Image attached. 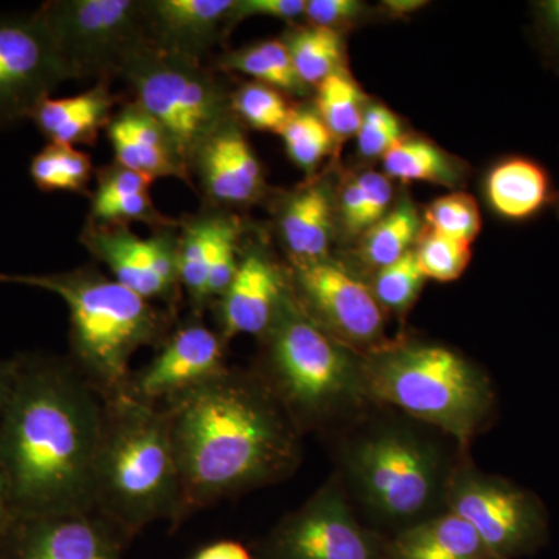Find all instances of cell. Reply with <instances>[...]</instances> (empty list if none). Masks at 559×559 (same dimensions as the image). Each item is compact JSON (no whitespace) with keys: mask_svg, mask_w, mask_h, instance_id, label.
Segmentation results:
<instances>
[{"mask_svg":"<svg viewBox=\"0 0 559 559\" xmlns=\"http://www.w3.org/2000/svg\"><path fill=\"white\" fill-rule=\"evenodd\" d=\"M97 190L92 194L90 224L94 226H127L148 224L162 230L175 227L173 219L162 215L151 200L148 176L112 164L97 173Z\"/></svg>","mask_w":559,"mask_h":559,"instance_id":"cell-22","label":"cell"},{"mask_svg":"<svg viewBox=\"0 0 559 559\" xmlns=\"http://www.w3.org/2000/svg\"><path fill=\"white\" fill-rule=\"evenodd\" d=\"M193 559H252V557L242 544L235 540H219V543L210 544Z\"/></svg>","mask_w":559,"mask_h":559,"instance_id":"cell-45","label":"cell"},{"mask_svg":"<svg viewBox=\"0 0 559 559\" xmlns=\"http://www.w3.org/2000/svg\"><path fill=\"white\" fill-rule=\"evenodd\" d=\"M0 283L55 294L69 310L70 345L81 373L103 395L123 392L132 356L160 340L164 314L153 301L94 267L57 274H0Z\"/></svg>","mask_w":559,"mask_h":559,"instance_id":"cell-6","label":"cell"},{"mask_svg":"<svg viewBox=\"0 0 559 559\" xmlns=\"http://www.w3.org/2000/svg\"><path fill=\"white\" fill-rule=\"evenodd\" d=\"M240 226L234 216L218 215L215 219L212 253H210L207 289L205 300H219L229 289L230 283L237 275L241 257L238 252Z\"/></svg>","mask_w":559,"mask_h":559,"instance_id":"cell-37","label":"cell"},{"mask_svg":"<svg viewBox=\"0 0 559 559\" xmlns=\"http://www.w3.org/2000/svg\"><path fill=\"white\" fill-rule=\"evenodd\" d=\"M128 536L97 511L17 518L0 559H121Z\"/></svg>","mask_w":559,"mask_h":559,"instance_id":"cell-15","label":"cell"},{"mask_svg":"<svg viewBox=\"0 0 559 559\" xmlns=\"http://www.w3.org/2000/svg\"><path fill=\"white\" fill-rule=\"evenodd\" d=\"M362 213V191H360L358 180L355 179L345 186L341 198L342 224H344L345 230H347L348 234H359V231L364 230Z\"/></svg>","mask_w":559,"mask_h":559,"instance_id":"cell-43","label":"cell"},{"mask_svg":"<svg viewBox=\"0 0 559 559\" xmlns=\"http://www.w3.org/2000/svg\"><path fill=\"white\" fill-rule=\"evenodd\" d=\"M280 135L290 160L307 171L314 170L330 153L334 139L318 110L308 109H294Z\"/></svg>","mask_w":559,"mask_h":559,"instance_id":"cell-33","label":"cell"},{"mask_svg":"<svg viewBox=\"0 0 559 559\" xmlns=\"http://www.w3.org/2000/svg\"><path fill=\"white\" fill-rule=\"evenodd\" d=\"M186 514L297 468L300 428L260 374L226 370L162 404Z\"/></svg>","mask_w":559,"mask_h":559,"instance_id":"cell-2","label":"cell"},{"mask_svg":"<svg viewBox=\"0 0 559 559\" xmlns=\"http://www.w3.org/2000/svg\"><path fill=\"white\" fill-rule=\"evenodd\" d=\"M356 138L362 156L382 157L400 139H403L399 117L384 106H370L364 112Z\"/></svg>","mask_w":559,"mask_h":559,"instance_id":"cell-39","label":"cell"},{"mask_svg":"<svg viewBox=\"0 0 559 559\" xmlns=\"http://www.w3.org/2000/svg\"><path fill=\"white\" fill-rule=\"evenodd\" d=\"M489 207L510 221H525L538 215L554 197L546 168L528 157L500 160L485 179Z\"/></svg>","mask_w":559,"mask_h":559,"instance_id":"cell-25","label":"cell"},{"mask_svg":"<svg viewBox=\"0 0 559 559\" xmlns=\"http://www.w3.org/2000/svg\"><path fill=\"white\" fill-rule=\"evenodd\" d=\"M14 516L11 511L9 491H7L5 479H3L2 468H0V544L5 538L7 533L13 524Z\"/></svg>","mask_w":559,"mask_h":559,"instance_id":"cell-47","label":"cell"},{"mask_svg":"<svg viewBox=\"0 0 559 559\" xmlns=\"http://www.w3.org/2000/svg\"><path fill=\"white\" fill-rule=\"evenodd\" d=\"M390 178L452 187L460 182L459 165L439 146L423 139H400L382 156Z\"/></svg>","mask_w":559,"mask_h":559,"instance_id":"cell-27","label":"cell"},{"mask_svg":"<svg viewBox=\"0 0 559 559\" xmlns=\"http://www.w3.org/2000/svg\"><path fill=\"white\" fill-rule=\"evenodd\" d=\"M221 69L242 73L259 83L267 84L280 92L304 95L307 86L301 83L285 40L267 39L240 50L224 55Z\"/></svg>","mask_w":559,"mask_h":559,"instance_id":"cell-26","label":"cell"},{"mask_svg":"<svg viewBox=\"0 0 559 559\" xmlns=\"http://www.w3.org/2000/svg\"><path fill=\"white\" fill-rule=\"evenodd\" d=\"M444 506L468 522L500 559L528 557L549 539V516L538 496L481 473L469 460L455 463Z\"/></svg>","mask_w":559,"mask_h":559,"instance_id":"cell-9","label":"cell"},{"mask_svg":"<svg viewBox=\"0 0 559 559\" xmlns=\"http://www.w3.org/2000/svg\"><path fill=\"white\" fill-rule=\"evenodd\" d=\"M120 73L134 92V105L170 134L190 168L205 140L230 119V97L200 60L148 40L132 51Z\"/></svg>","mask_w":559,"mask_h":559,"instance_id":"cell-8","label":"cell"},{"mask_svg":"<svg viewBox=\"0 0 559 559\" xmlns=\"http://www.w3.org/2000/svg\"><path fill=\"white\" fill-rule=\"evenodd\" d=\"M307 2L305 0H235L229 17L227 31L237 22L249 17H275V20L293 21L304 16Z\"/></svg>","mask_w":559,"mask_h":559,"instance_id":"cell-40","label":"cell"},{"mask_svg":"<svg viewBox=\"0 0 559 559\" xmlns=\"http://www.w3.org/2000/svg\"><path fill=\"white\" fill-rule=\"evenodd\" d=\"M419 231V215L411 201L400 202L370 227L364 241V259L378 271L411 252Z\"/></svg>","mask_w":559,"mask_h":559,"instance_id":"cell-30","label":"cell"},{"mask_svg":"<svg viewBox=\"0 0 559 559\" xmlns=\"http://www.w3.org/2000/svg\"><path fill=\"white\" fill-rule=\"evenodd\" d=\"M364 10L366 5L358 0H310L305 16L314 27L340 32L344 25L358 21Z\"/></svg>","mask_w":559,"mask_h":559,"instance_id":"cell-41","label":"cell"},{"mask_svg":"<svg viewBox=\"0 0 559 559\" xmlns=\"http://www.w3.org/2000/svg\"><path fill=\"white\" fill-rule=\"evenodd\" d=\"M266 342L260 377L300 430L358 414L367 403L364 355L320 326L289 288Z\"/></svg>","mask_w":559,"mask_h":559,"instance_id":"cell-7","label":"cell"},{"mask_svg":"<svg viewBox=\"0 0 559 559\" xmlns=\"http://www.w3.org/2000/svg\"><path fill=\"white\" fill-rule=\"evenodd\" d=\"M16 360L0 414V468L14 520L94 511L106 396L62 360Z\"/></svg>","mask_w":559,"mask_h":559,"instance_id":"cell-1","label":"cell"},{"mask_svg":"<svg viewBox=\"0 0 559 559\" xmlns=\"http://www.w3.org/2000/svg\"><path fill=\"white\" fill-rule=\"evenodd\" d=\"M263 558L390 559L389 538L360 524L336 477L272 530Z\"/></svg>","mask_w":559,"mask_h":559,"instance_id":"cell-11","label":"cell"},{"mask_svg":"<svg viewBox=\"0 0 559 559\" xmlns=\"http://www.w3.org/2000/svg\"><path fill=\"white\" fill-rule=\"evenodd\" d=\"M430 230L444 237L473 242L481 227L476 200L466 193H451L432 202L426 210Z\"/></svg>","mask_w":559,"mask_h":559,"instance_id":"cell-38","label":"cell"},{"mask_svg":"<svg viewBox=\"0 0 559 559\" xmlns=\"http://www.w3.org/2000/svg\"><path fill=\"white\" fill-rule=\"evenodd\" d=\"M385 9L392 16H407V14L414 13L419 9H423L425 2H418V0H389L384 3Z\"/></svg>","mask_w":559,"mask_h":559,"instance_id":"cell-48","label":"cell"},{"mask_svg":"<svg viewBox=\"0 0 559 559\" xmlns=\"http://www.w3.org/2000/svg\"><path fill=\"white\" fill-rule=\"evenodd\" d=\"M390 559H500L468 522L450 510L389 538Z\"/></svg>","mask_w":559,"mask_h":559,"instance_id":"cell-23","label":"cell"},{"mask_svg":"<svg viewBox=\"0 0 559 559\" xmlns=\"http://www.w3.org/2000/svg\"><path fill=\"white\" fill-rule=\"evenodd\" d=\"M94 175L90 154L73 146L49 143L33 156V183L44 193H86Z\"/></svg>","mask_w":559,"mask_h":559,"instance_id":"cell-28","label":"cell"},{"mask_svg":"<svg viewBox=\"0 0 559 559\" xmlns=\"http://www.w3.org/2000/svg\"><path fill=\"white\" fill-rule=\"evenodd\" d=\"M536 20L551 50L559 55V0L535 3Z\"/></svg>","mask_w":559,"mask_h":559,"instance_id":"cell-44","label":"cell"},{"mask_svg":"<svg viewBox=\"0 0 559 559\" xmlns=\"http://www.w3.org/2000/svg\"><path fill=\"white\" fill-rule=\"evenodd\" d=\"M75 79L43 20H0V124L28 119L50 92Z\"/></svg>","mask_w":559,"mask_h":559,"instance_id":"cell-13","label":"cell"},{"mask_svg":"<svg viewBox=\"0 0 559 559\" xmlns=\"http://www.w3.org/2000/svg\"><path fill=\"white\" fill-rule=\"evenodd\" d=\"M370 403L395 407L466 447L487 428L496 406L491 380L450 347L399 342L364 353Z\"/></svg>","mask_w":559,"mask_h":559,"instance_id":"cell-5","label":"cell"},{"mask_svg":"<svg viewBox=\"0 0 559 559\" xmlns=\"http://www.w3.org/2000/svg\"><path fill=\"white\" fill-rule=\"evenodd\" d=\"M415 255L426 280L450 283L462 277L473 259V249L471 242L430 230L415 249Z\"/></svg>","mask_w":559,"mask_h":559,"instance_id":"cell-36","label":"cell"},{"mask_svg":"<svg viewBox=\"0 0 559 559\" xmlns=\"http://www.w3.org/2000/svg\"><path fill=\"white\" fill-rule=\"evenodd\" d=\"M425 283L426 277L419 270L415 249H412L403 259L378 271L371 289L380 301L382 310L403 314L409 311L414 301L417 300Z\"/></svg>","mask_w":559,"mask_h":559,"instance_id":"cell-35","label":"cell"},{"mask_svg":"<svg viewBox=\"0 0 559 559\" xmlns=\"http://www.w3.org/2000/svg\"><path fill=\"white\" fill-rule=\"evenodd\" d=\"M106 131L121 167L153 180L179 178L189 182L190 167L170 134L134 103L121 108Z\"/></svg>","mask_w":559,"mask_h":559,"instance_id":"cell-20","label":"cell"},{"mask_svg":"<svg viewBox=\"0 0 559 559\" xmlns=\"http://www.w3.org/2000/svg\"><path fill=\"white\" fill-rule=\"evenodd\" d=\"M209 200L246 205L263 193V170L248 139L230 119L213 132L191 162Z\"/></svg>","mask_w":559,"mask_h":559,"instance_id":"cell-18","label":"cell"},{"mask_svg":"<svg viewBox=\"0 0 559 559\" xmlns=\"http://www.w3.org/2000/svg\"><path fill=\"white\" fill-rule=\"evenodd\" d=\"M235 0H154L146 2V24L154 46L200 60L227 31Z\"/></svg>","mask_w":559,"mask_h":559,"instance_id":"cell-19","label":"cell"},{"mask_svg":"<svg viewBox=\"0 0 559 559\" xmlns=\"http://www.w3.org/2000/svg\"><path fill=\"white\" fill-rule=\"evenodd\" d=\"M288 290L282 271L266 253L259 249L246 252L234 282L218 300L223 340L240 334L266 336Z\"/></svg>","mask_w":559,"mask_h":559,"instance_id":"cell-17","label":"cell"},{"mask_svg":"<svg viewBox=\"0 0 559 559\" xmlns=\"http://www.w3.org/2000/svg\"><path fill=\"white\" fill-rule=\"evenodd\" d=\"M230 109L237 112L253 130L278 132L288 123L293 108L283 97V92L267 84H242L230 97Z\"/></svg>","mask_w":559,"mask_h":559,"instance_id":"cell-34","label":"cell"},{"mask_svg":"<svg viewBox=\"0 0 559 559\" xmlns=\"http://www.w3.org/2000/svg\"><path fill=\"white\" fill-rule=\"evenodd\" d=\"M318 114L334 138L358 134L362 123V94L347 73L337 70L318 86Z\"/></svg>","mask_w":559,"mask_h":559,"instance_id":"cell-32","label":"cell"},{"mask_svg":"<svg viewBox=\"0 0 559 559\" xmlns=\"http://www.w3.org/2000/svg\"><path fill=\"white\" fill-rule=\"evenodd\" d=\"M421 423L377 419L356 432L342 451L353 498L390 536L447 510L448 484L457 460Z\"/></svg>","mask_w":559,"mask_h":559,"instance_id":"cell-4","label":"cell"},{"mask_svg":"<svg viewBox=\"0 0 559 559\" xmlns=\"http://www.w3.org/2000/svg\"><path fill=\"white\" fill-rule=\"evenodd\" d=\"M297 300L320 326L359 352L381 347L384 312L373 289L326 259L294 261Z\"/></svg>","mask_w":559,"mask_h":559,"instance_id":"cell-12","label":"cell"},{"mask_svg":"<svg viewBox=\"0 0 559 559\" xmlns=\"http://www.w3.org/2000/svg\"><path fill=\"white\" fill-rule=\"evenodd\" d=\"M285 44L305 86H319L323 80L341 70L344 46L340 32L310 25L290 33Z\"/></svg>","mask_w":559,"mask_h":559,"instance_id":"cell-29","label":"cell"},{"mask_svg":"<svg viewBox=\"0 0 559 559\" xmlns=\"http://www.w3.org/2000/svg\"><path fill=\"white\" fill-rule=\"evenodd\" d=\"M94 510L128 538L153 522L186 516L182 481L164 412L127 390L106 396Z\"/></svg>","mask_w":559,"mask_h":559,"instance_id":"cell-3","label":"cell"},{"mask_svg":"<svg viewBox=\"0 0 559 559\" xmlns=\"http://www.w3.org/2000/svg\"><path fill=\"white\" fill-rule=\"evenodd\" d=\"M278 224L294 261L325 259L333 235V201L325 183L294 191L283 205Z\"/></svg>","mask_w":559,"mask_h":559,"instance_id":"cell-24","label":"cell"},{"mask_svg":"<svg viewBox=\"0 0 559 559\" xmlns=\"http://www.w3.org/2000/svg\"><path fill=\"white\" fill-rule=\"evenodd\" d=\"M81 242L116 282L143 299L171 304L178 297L179 237L173 227L142 238L127 226L87 224Z\"/></svg>","mask_w":559,"mask_h":559,"instance_id":"cell-14","label":"cell"},{"mask_svg":"<svg viewBox=\"0 0 559 559\" xmlns=\"http://www.w3.org/2000/svg\"><path fill=\"white\" fill-rule=\"evenodd\" d=\"M215 215L200 216L183 226L179 237L178 264L180 285L189 293L194 307L207 305L205 289L210 253H212L213 234H215Z\"/></svg>","mask_w":559,"mask_h":559,"instance_id":"cell-31","label":"cell"},{"mask_svg":"<svg viewBox=\"0 0 559 559\" xmlns=\"http://www.w3.org/2000/svg\"><path fill=\"white\" fill-rule=\"evenodd\" d=\"M226 370L223 336L200 322L187 323L124 390L143 403L160 406Z\"/></svg>","mask_w":559,"mask_h":559,"instance_id":"cell-16","label":"cell"},{"mask_svg":"<svg viewBox=\"0 0 559 559\" xmlns=\"http://www.w3.org/2000/svg\"><path fill=\"white\" fill-rule=\"evenodd\" d=\"M356 180L362 191V229L366 230L388 215L393 197L392 183L388 176L373 171L364 173Z\"/></svg>","mask_w":559,"mask_h":559,"instance_id":"cell-42","label":"cell"},{"mask_svg":"<svg viewBox=\"0 0 559 559\" xmlns=\"http://www.w3.org/2000/svg\"><path fill=\"white\" fill-rule=\"evenodd\" d=\"M17 360L0 359V414L5 407L7 401L13 389L14 378H16Z\"/></svg>","mask_w":559,"mask_h":559,"instance_id":"cell-46","label":"cell"},{"mask_svg":"<svg viewBox=\"0 0 559 559\" xmlns=\"http://www.w3.org/2000/svg\"><path fill=\"white\" fill-rule=\"evenodd\" d=\"M36 14L75 79L120 72L132 51L150 40L146 2L138 0H57Z\"/></svg>","mask_w":559,"mask_h":559,"instance_id":"cell-10","label":"cell"},{"mask_svg":"<svg viewBox=\"0 0 559 559\" xmlns=\"http://www.w3.org/2000/svg\"><path fill=\"white\" fill-rule=\"evenodd\" d=\"M117 98L102 80L73 97L44 98L32 110L31 119L49 143L94 145L102 130L109 127Z\"/></svg>","mask_w":559,"mask_h":559,"instance_id":"cell-21","label":"cell"},{"mask_svg":"<svg viewBox=\"0 0 559 559\" xmlns=\"http://www.w3.org/2000/svg\"><path fill=\"white\" fill-rule=\"evenodd\" d=\"M558 215H559V202H558Z\"/></svg>","mask_w":559,"mask_h":559,"instance_id":"cell-49","label":"cell"}]
</instances>
